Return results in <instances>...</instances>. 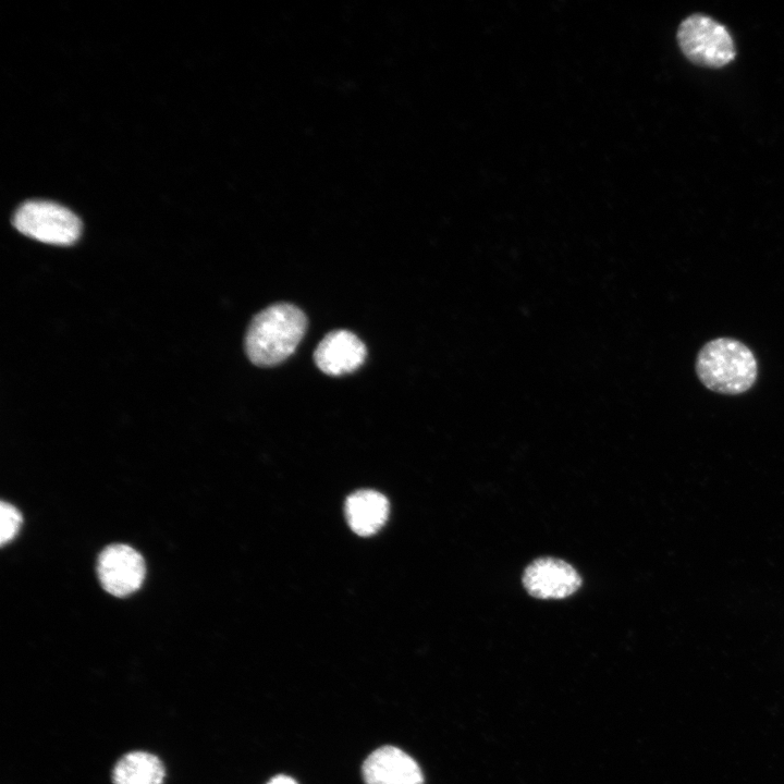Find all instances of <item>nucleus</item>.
<instances>
[{
    "instance_id": "f257e3e1",
    "label": "nucleus",
    "mask_w": 784,
    "mask_h": 784,
    "mask_svg": "<svg viewBox=\"0 0 784 784\" xmlns=\"http://www.w3.org/2000/svg\"><path fill=\"white\" fill-rule=\"evenodd\" d=\"M306 329V315L298 307L289 303L270 305L247 328L246 354L257 366H275L294 353Z\"/></svg>"
},
{
    "instance_id": "f03ea898",
    "label": "nucleus",
    "mask_w": 784,
    "mask_h": 784,
    "mask_svg": "<svg viewBox=\"0 0 784 784\" xmlns=\"http://www.w3.org/2000/svg\"><path fill=\"white\" fill-rule=\"evenodd\" d=\"M696 372L709 390L735 395L748 391L756 382L758 364L752 351L732 338L706 343L696 359Z\"/></svg>"
},
{
    "instance_id": "7ed1b4c3",
    "label": "nucleus",
    "mask_w": 784,
    "mask_h": 784,
    "mask_svg": "<svg viewBox=\"0 0 784 784\" xmlns=\"http://www.w3.org/2000/svg\"><path fill=\"white\" fill-rule=\"evenodd\" d=\"M677 40L686 58L700 66L722 68L736 54L726 27L703 14L686 17L678 27Z\"/></svg>"
},
{
    "instance_id": "20e7f679",
    "label": "nucleus",
    "mask_w": 784,
    "mask_h": 784,
    "mask_svg": "<svg viewBox=\"0 0 784 784\" xmlns=\"http://www.w3.org/2000/svg\"><path fill=\"white\" fill-rule=\"evenodd\" d=\"M13 224L24 235L53 245L75 243L82 230L79 219L71 210L45 200H30L20 206Z\"/></svg>"
},
{
    "instance_id": "39448f33",
    "label": "nucleus",
    "mask_w": 784,
    "mask_h": 784,
    "mask_svg": "<svg viewBox=\"0 0 784 784\" xmlns=\"http://www.w3.org/2000/svg\"><path fill=\"white\" fill-rule=\"evenodd\" d=\"M97 573L102 588L114 597L138 590L146 575L143 556L127 544L105 548L98 556Z\"/></svg>"
},
{
    "instance_id": "423d86ee",
    "label": "nucleus",
    "mask_w": 784,
    "mask_h": 784,
    "mask_svg": "<svg viewBox=\"0 0 784 784\" xmlns=\"http://www.w3.org/2000/svg\"><path fill=\"white\" fill-rule=\"evenodd\" d=\"M523 584L531 597L563 599L579 589L581 578L567 562L555 558H541L527 566Z\"/></svg>"
},
{
    "instance_id": "0eeeda50",
    "label": "nucleus",
    "mask_w": 784,
    "mask_h": 784,
    "mask_svg": "<svg viewBox=\"0 0 784 784\" xmlns=\"http://www.w3.org/2000/svg\"><path fill=\"white\" fill-rule=\"evenodd\" d=\"M366 355V346L356 334L348 330H334L319 342L314 359L322 372L341 376L360 367Z\"/></svg>"
},
{
    "instance_id": "6e6552de",
    "label": "nucleus",
    "mask_w": 784,
    "mask_h": 784,
    "mask_svg": "<svg viewBox=\"0 0 784 784\" xmlns=\"http://www.w3.org/2000/svg\"><path fill=\"white\" fill-rule=\"evenodd\" d=\"M366 784H422L418 763L403 750L384 746L370 754L363 764Z\"/></svg>"
},
{
    "instance_id": "1a4fd4ad",
    "label": "nucleus",
    "mask_w": 784,
    "mask_h": 784,
    "mask_svg": "<svg viewBox=\"0 0 784 784\" xmlns=\"http://www.w3.org/2000/svg\"><path fill=\"white\" fill-rule=\"evenodd\" d=\"M389 515L387 498L373 490H359L345 502V516L351 529L359 536L377 532Z\"/></svg>"
},
{
    "instance_id": "9d476101",
    "label": "nucleus",
    "mask_w": 784,
    "mask_h": 784,
    "mask_svg": "<svg viewBox=\"0 0 784 784\" xmlns=\"http://www.w3.org/2000/svg\"><path fill=\"white\" fill-rule=\"evenodd\" d=\"M164 769L161 761L145 751L123 756L114 767V784H161Z\"/></svg>"
},
{
    "instance_id": "9b49d317",
    "label": "nucleus",
    "mask_w": 784,
    "mask_h": 784,
    "mask_svg": "<svg viewBox=\"0 0 784 784\" xmlns=\"http://www.w3.org/2000/svg\"><path fill=\"white\" fill-rule=\"evenodd\" d=\"M0 543L4 546L16 536L22 524V515L14 505L2 501L0 504Z\"/></svg>"
},
{
    "instance_id": "f8f14e48",
    "label": "nucleus",
    "mask_w": 784,
    "mask_h": 784,
    "mask_svg": "<svg viewBox=\"0 0 784 784\" xmlns=\"http://www.w3.org/2000/svg\"><path fill=\"white\" fill-rule=\"evenodd\" d=\"M267 784H297V782L287 775H275Z\"/></svg>"
}]
</instances>
